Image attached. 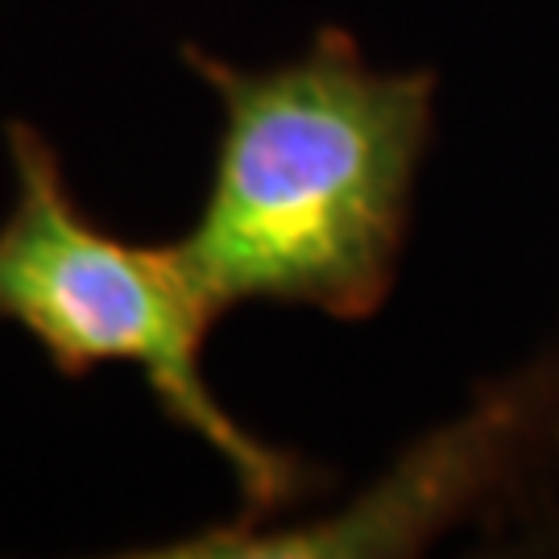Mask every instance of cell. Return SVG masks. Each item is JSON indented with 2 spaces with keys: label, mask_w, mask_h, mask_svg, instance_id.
Returning a JSON list of instances; mask_svg holds the SVG:
<instances>
[{
  "label": "cell",
  "mask_w": 559,
  "mask_h": 559,
  "mask_svg": "<svg viewBox=\"0 0 559 559\" xmlns=\"http://www.w3.org/2000/svg\"><path fill=\"white\" fill-rule=\"evenodd\" d=\"M224 108L200 224L175 240L212 320L240 302L369 320L399 278L415 175L436 124V71H378L344 29L245 71L182 46Z\"/></svg>",
  "instance_id": "6da1fadb"
},
{
  "label": "cell",
  "mask_w": 559,
  "mask_h": 559,
  "mask_svg": "<svg viewBox=\"0 0 559 559\" xmlns=\"http://www.w3.org/2000/svg\"><path fill=\"white\" fill-rule=\"evenodd\" d=\"M17 203L0 224V320L41 344L62 378L133 365L162 415L200 436L233 468L245 498L237 522H270L316 489V473L253 440L203 381L212 316L175 245H133L83 216L55 145L34 124L4 129Z\"/></svg>",
  "instance_id": "7a4b0ae2"
},
{
  "label": "cell",
  "mask_w": 559,
  "mask_h": 559,
  "mask_svg": "<svg viewBox=\"0 0 559 559\" xmlns=\"http://www.w3.org/2000/svg\"><path fill=\"white\" fill-rule=\"evenodd\" d=\"M559 373L535 369L489 385L464 415L406 448L353 506L328 519L233 522L207 526L138 556L166 559H353L415 556L452 526L498 510L514 493L526 460L543 440H556Z\"/></svg>",
  "instance_id": "3957f363"
},
{
  "label": "cell",
  "mask_w": 559,
  "mask_h": 559,
  "mask_svg": "<svg viewBox=\"0 0 559 559\" xmlns=\"http://www.w3.org/2000/svg\"><path fill=\"white\" fill-rule=\"evenodd\" d=\"M556 448H559V411H556Z\"/></svg>",
  "instance_id": "277c9868"
}]
</instances>
